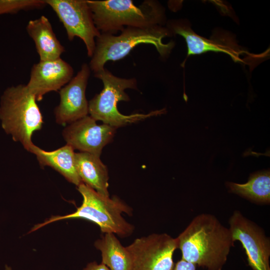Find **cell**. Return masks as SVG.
Here are the masks:
<instances>
[{"label": "cell", "mask_w": 270, "mask_h": 270, "mask_svg": "<svg viewBox=\"0 0 270 270\" xmlns=\"http://www.w3.org/2000/svg\"><path fill=\"white\" fill-rule=\"evenodd\" d=\"M176 238L182 259L206 270H222L234 242L230 228L207 213L196 216Z\"/></svg>", "instance_id": "1"}, {"label": "cell", "mask_w": 270, "mask_h": 270, "mask_svg": "<svg viewBox=\"0 0 270 270\" xmlns=\"http://www.w3.org/2000/svg\"><path fill=\"white\" fill-rule=\"evenodd\" d=\"M78 190L82 196V202L74 212L62 216H52L35 225L30 232L56 221L82 218L97 224L105 234L112 233L122 238L132 234L134 227L122 216L123 214L130 216L132 212L131 207L125 202L116 196L112 198L103 196L82 182L78 186Z\"/></svg>", "instance_id": "2"}, {"label": "cell", "mask_w": 270, "mask_h": 270, "mask_svg": "<svg viewBox=\"0 0 270 270\" xmlns=\"http://www.w3.org/2000/svg\"><path fill=\"white\" fill-rule=\"evenodd\" d=\"M170 34L168 29L161 25L144 28L127 26L118 36L100 33L96 39L94 50L90 62V70L94 74L103 70L107 62L124 58L140 44H152L160 56H166L174 44L173 42L164 44L162 39Z\"/></svg>", "instance_id": "3"}, {"label": "cell", "mask_w": 270, "mask_h": 270, "mask_svg": "<svg viewBox=\"0 0 270 270\" xmlns=\"http://www.w3.org/2000/svg\"><path fill=\"white\" fill-rule=\"evenodd\" d=\"M0 120L5 132L28 151L34 144V132L41 130L44 123L35 96L22 84L4 91L0 102Z\"/></svg>", "instance_id": "4"}, {"label": "cell", "mask_w": 270, "mask_h": 270, "mask_svg": "<svg viewBox=\"0 0 270 270\" xmlns=\"http://www.w3.org/2000/svg\"><path fill=\"white\" fill-rule=\"evenodd\" d=\"M94 24L100 33L113 34L126 27H148L160 25L163 10L152 0L140 6L130 0H89Z\"/></svg>", "instance_id": "5"}, {"label": "cell", "mask_w": 270, "mask_h": 270, "mask_svg": "<svg viewBox=\"0 0 270 270\" xmlns=\"http://www.w3.org/2000/svg\"><path fill=\"white\" fill-rule=\"evenodd\" d=\"M94 74L104 84L102 92L88 102V114L96 121L101 120L104 124L117 128L164 113V110H162L147 114H122L118 110L117 104L120 100H130L124 90L136 88V78L117 77L104 68Z\"/></svg>", "instance_id": "6"}, {"label": "cell", "mask_w": 270, "mask_h": 270, "mask_svg": "<svg viewBox=\"0 0 270 270\" xmlns=\"http://www.w3.org/2000/svg\"><path fill=\"white\" fill-rule=\"evenodd\" d=\"M66 29L68 39L78 37L84 42L88 56L92 57L100 32L96 28L87 0H46Z\"/></svg>", "instance_id": "7"}, {"label": "cell", "mask_w": 270, "mask_h": 270, "mask_svg": "<svg viewBox=\"0 0 270 270\" xmlns=\"http://www.w3.org/2000/svg\"><path fill=\"white\" fill-rule=\"evenodd\" d=\"M132 260V270H173L176 238L166 234L138 238L126 246Z\"/></svg>", "instance_id": "8"}, {"label": "cell", "mask_w": 270, "mask_h": 270, "mask_svg": "<svg viewBox=\"0 0 270 270\" xmlns=\"http://www.w3.org/2000/svg\"><path fill=\"white\" fill-rule=\"evenodd\" d=\"M228 228L234 242L242 244L248 265L252 270H270V239L264 230L235 210L228 220Z\"/></svg>", "instance_id": "9"}, {"label": "cell", "mask_w": 270, "mask_h": 270, "mask_svg": "<svg viewBox=\"0 0 270 270\" xmlns=\"http://www.w3.org/2000/svg\"><path fill=\"white\" fill-rule=\"evenodd\" d=\"M116 128L106 124L98 125L90 116L64 128L62 136L66 144L80 152L100 156L102 150L114 136Z\"/></svg>", "instance_id": "10"}, {"label": "cell", "mask_w": 270, "mask_h": 270, "mask_svg": "<svg viewBox=\"0 0 270 270\" xmlns=\"http://www.w3.org/2000/svg\"><path fill=\"white\" fill-rule=\"evenodd\" d=\"M90 72L89 66L84 64L75 76L59 90L60 102L54 110L57 124H69L88 116L86 90Z\"/></svg>", "instance_id": "11"}, {"label": "cell", "mask_w": 270, "mask_h": 270, "mask_svg": "<svg viewBox=\"0 0 270 270\" xmlns=\"http://www.w3.org/2000/svg\"><path fill=\"white\" fill-rule=\"evenodd\" d=\"M170 34L182 36L186 40L188 56L207 52H222L229 55L234 61H240V56L245 52L237 44L234 38L228 32H220L207 39L194 32L188 24L183 20H172L168 24Z\"/></svg>", "instance_id": "12"}, {"label": "cell", "mask_w": 270, "mask_h": 270, "mask_svg": "<svg viewBox=\"0 0 270 270\" xmlns=\"http://www.w3.org/2000/svg\"><path fill=\"white\" fill-rule=\"evenodd\" d=\"M73 74L72 66L60 58L40 60L32 66L26 86L36 101H40L46 94L58 91L66 84L73 78Z\"/></svg>", "instance_id": "13"}, {"label": "cell", "mask_w": 270, "mask_h": 270, "mask_svg": "<svg viewBox=\"0 0 270 270\" xmlns=\"http://www.w3.org/2000/svg\"><path fill=\"white\" fill-rule=\"evenodd\" d=\"M74 150L66 144L56 150L46 151L34 144L28 152L36 155L42 167H51L78 186L82 182L76 170Z\"/></svg>", "instance_id": "14"}, {"label": "cell", "mask_w": 270, "mask_h": 270, "mask_svg": "<svg viewBox=\"0 0 270 270\" xmlns=\"http://www.w3.org/2000/svg\"><path fill=\"white\" fill-rule=\"evenodd\" d=\"M26 30L35 44L40 60L59 58L65 51L54 33L50 22L44 16L30 20Z\"/></svg>", "instance_id": "15"}, {"label": "cell", "mask_w": 270, "mask_h": 270, "mask_svg": "<svg viewBox=\"0 0 270 270\" xmlns=\"http://www.w3.org/2000/svg\"><path fill=\"white\" fill-rule=\"evenodd\" d=\"M74 162L82 183L102 196H110L108 170L100 156L88 152H75Z\"/></svg>", "instance_id": "16"}, {"label": "cell", "mask_w": 270, "mask_h": 270, "mask_svg": "<svg viewBox=\"0 0 270 270\" xmlns=\"http://www.w3.org/2000/svg\"><path fill=\"white\" fill-rule=\"evenodd\" d=\"M230 192L252 202L260 204L270 203V172L258 171L252 174L244 184L226 182Z\"/></svg>", "instance_id": "17"}, {"label": "cell", "mask_w": 270, "mask_h": 270, "mask_svg": "<svg viewBox=\"0 0 270 270\" xmlns=\"http://www.w3.org/2000/svg\"><path fill=\"white\" fill-rule=\"evenodd\" d=\"M94 246L101 252L102 263L110 270H132L130 254L116 234H105L95 242Z\"/></svg>", "instance_id": "18"}, {"label": "cell", "mask_w": 270, "mask_h": 270, "mask_svg": "<svg viewBox=\"0 0 270 270\" xmlns=\"http://www.w3.org/2000/svg\"><path fill=\"white\" fill-rule=\"evenodd\" d=\"M46 5V0H0V16L16 14L21 10L40 9Z\"/></svg>", "instance_id": "19"}, {"label": "cell", "mask_w": 270, "mask_h": 270, "mask_svg": "<svg viewBox=\"0 0 270 270\" xmlns=\"http://www.w3.org/2000/svg\"><path fill=\"white\" fill-rule=\"evenodd\" d=\"M173 270H196V266L181 258L175 264Z\"/></svg>", "instance_id": "20"}, {"label": "cell", "mask_w": 270, "mask_h": 270, "mask_svg": "<svg viewBox=\"0 0 270 270\" xmlns=\"http://www.w3.org/2000/svg\"><path fill=\"white\" fill-rule=\"evenodd\" d=\"M83 270H110L109 268L102 263L98 264L93 262L88 264Z\"/></svg>", "instance_id": "21"}, {"label": "cell", "mask_w": 270, "mask_h": 270, "mask_svg": "<svg viewBox=\"0 0 270 270\" xmlns=\"http://www.w3.org/2000/svg\"><path fill=\"white\" fill-rule=\"evenodd\" d=\"M5 270H12V268L8 265L5 266Z\"/></svg>", "instance_id": "22"}]
</instances>
